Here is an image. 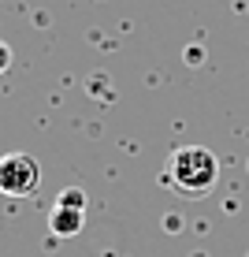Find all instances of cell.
I'll return each instance as SVG.
<instances>
[{
  "label": "cell",
  "mask_w": 249,
  "mask_h": 257,
  "mask_svg": "<svg viewBox=\"0 0 249 257\" xmlns=\"http://www.w3.org/2000/svg\"><path fill=\"white\" fill-rule=\"evenodd\" d=\"M219 179V161L204 146H182L167 157L164 164V183L179 190L182 198H204Z\"/></svg>",
  "instance_id": "cell-1"
},
{
  "label": "cell",
  "mask_w": 249,
  "mask_h": 257,
  "mask_svg": "<svg viewBox=\"0 0 249 257\" xmlns=\"http://www.w3.org/2000/svg\"><path fill=\"white\" fill-rule=\"evenodd\" d=\"M41 187V164L30 153H4L0 157V194L30 198Z\"/></svg>",
  "instance_id": "cell-2"
},
{
  "label": "cell",
  "mask_w": 249,
  "mask_h": 257,
  "mask_svg": "<svg viewBox=\"0 0 249 257\" xmlns=\"http://www.w3.org/2000/svg\"><path fill=\"white\" fill-rule=\"evenodd\" d=\"M82 224H86V209L56 205V209H52V216H49V227H52L56 235H64V238L78 235V231H82Z\"/></svg>",
  "instance_id": "cell-3"
},
{
  "label": "cell",
  "mask_w": 249,
  "mask_h": 257,
  "mask_svg": "<svg viewBox=\"0 0 249 257\" xmlns=\"http://www.w3.org/2000/svg\"><path fill=\"white\" fill-rule=\"evenodd\" d=\"M56 205H67V209H86V194L71 187V190H64V194H60V201H56Z\"/></svg>",
  "instance_id": "cell-4"
},
{
  "label": "cell",
  "mask_w": 249,
  "mask_h": 257,
  "mask_svg": "<svg viewBox=\"0 0 249 257\" xmlns=\"http://www.w3.org/2000/svg\"><path fill=\"white\" fill-rule=\"evenodd\" d=\"M8 67H12V45H8V41H0V75H4Z\"/></svg>",
  "instance_id": "cell-5"
}]
</instances>
